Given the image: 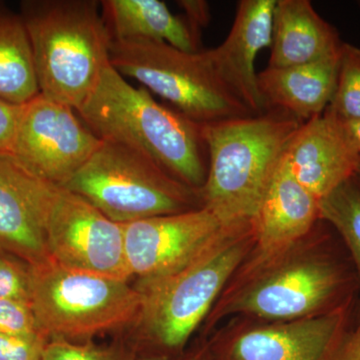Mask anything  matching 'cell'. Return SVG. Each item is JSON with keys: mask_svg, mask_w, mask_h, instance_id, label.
I'll return each mask as SVG.
<instances>
[{"mask_svg": "<svg viewBox=\"0 0 360 360\" xmlns=\"http://www.w3.org/2000/svg\"><path fill=\"white\" fill-rule=\"evenodd\" d=\"M20 13L40 94L75 111L110 65V34L96 0H25Z\"/></svg>", "mask_w": 360, "mask_h": 360, "instance_id": "cell-4", "label": "cell"}, {"mask_svg": "<svg viewBox=\"0 0 360 360\" xmlns=\"http://www.w3.org/2000/svg\"><path fill=\"white\" fill-rule=\"evenodd\" d=\"M53 184L0 151V253L30 266L51 259L45 243V210Z\"/></svg>", "mask_w": 360, "mask_h": 360, "instance_id": "cell-13", "label": "cell"}, {"mask_svg": "<svg viewBox=\"0 0 360 360\" xmlns=\"http://www.w3.org/2000/svg\"><path fill=\"white\" fill-rule=\"evenodd\" d=\"M77 111L39 94L22 104L11 153L39 179L65 186L101 146Z\"/></svg>", "mask_w": 360, "mask_h": 360, "instance_id": "cell-10", "label": "cell"}, {"mask_svg": "<svg viewBox=\"0 0 360 360\" xmlns=\"http://www.w3.org/2000/svg\"><path fill=\"white\" fill-rule=\"evenodd\" d=\"M283 158L296 180L319 200L354 179L360 163L342 122L328 110L300 125Z\"/></svg>", "mask_w": 360, "mask_h": 360, "instance_id": "cell-14", "label": "cell"}, {"mask_svg": "<svg viewBox=\"0 0 360 360\" xmlns=\"http://www.w3.org/2000/svg\"><path fill=\"white\" fill-rule=\"evenodd\" d=\"M343 42L309 0H276L270 68L307 65L340 56Z\"/></svg>", "mask_w": 360, "mask_h": 360, "instance_id": "cell-17", "label": "cell"}, {"mask_svg": "<svg viewBox=\"0 0 360 360\" xmlns=\"http://www.w3.org/2000/svg\"><path fill=\"white\" fill-rule=\"evenodd\" d=\"M44 232L49 257L61 266L130 278L122 224L77 193L53 187L45 210Z\"/></svg>", "mask_w": 360, "mask_h": 360, "instance_id": "cell-9", "label": "cell"}, {"mask_svg": "<svg viewBox=\"0 0 360 360\" xmlns=\"http://www.w3.org/2000/svg\"><path fill=\"white\" fill-rule=\"evenodd\" d=\"M340 56L307 65L269 66L260 71L258 89L266 110H283L302 122L321 115L335 94Z\"/></svg>", "mask_w": 360, "mask_h": 360, "instance_id": "cell-18", "label": "cell"}, {"mask_svg": "<svg viewBox=\"0 0 360 360\" xmlns=\"http://www.w3.org/2000/svg\"><path fill=\"white\" fill-rule=\"evenodd\" d=\"M354 181L356 182L357 186L360 187V163L359 167L357 168L356 174H355Z\"/></svg>", "mask_w": 360, "mask_h": 360, "instance_id": "cell-33", "label": "cell"}, {"mask_svg": "<svg viewBox=\"0 0 360 360\" xmlns=\"http://www.w3.org/2000/svg\"><path fill=\"white\" fill-rule=\"evenodd\" d=\"M350 305L290 321L238 324L207 345L212 360H336Z\"/></svg>", "mask_w": 360, "mask_h": 360, "instance_id": "cell-12", "label": "cell"}, {"mask_svg": "<svg viewBox=\"0 0 360 360\" xmlns=\"http://www.w3.org/2000/svg\"><path fill=\"white\" fill-rule=\"evenodd\" d=\"M276 0H241L231 32L219 46L207 51L213 68L253 115L266 106L257 84L255 60L270 47Z\"/></svg>", "mask_w": 360, "mask_h": 360, "instance_id": "cell-16", "label": "cell"}, {"mask_svg": "<svg viewBox=\"0 0 360 360\" xmlns=\"http://www.w3.org/2000/svg\"><path fill=\"white\" fill-rule=\"evenodd\" d=\"M321 219L340 234L352 258L360 285V187L354 179L321 200Z\"/></svg>", "mask_w": 360, "mask_h": 360, "instance_id": "cell-21", "label": "cell"}, {"mask_svg": "<svg viewBox=\"0 0 360 360\" xmlns=\"http://www.w3.org/2000/svg\"><path fill=\"white\" fill-rule=\"evenodd\" d=\"M240 224H224L205 206L122 224L127 271L139 283L172 276Z\"/></svg>", "mask_w": 360, "mask_h": 360, "instance_id": "cell-11", "label": "cell"}, {"mask_svg": "<svg viewBox=\"0 0 360 360\" xmlns=\"http://www.w3.org/2000/svg\"><path fill=\"white\" fill-rule=\"evenodd\" d=\"M41 360H139V355L130 343L99 345L91 341L51 340L45 347Z\"/></svg>", "mask_w": 360, "mask_h": 360, "instance_id": "cell-23", "label": "cell"}, {"mask_svg": "<svg viewBox=\"0 0 360 360\" xmlns=\"http://www.w3.org/2000/svg\"><path fill=\"white\" fill-rule=\"evenodd\" d=\"M336 360H360V324L354 333H348Z\"/></svg>", "mask_w": 360, "mask_h": 360, "instance_id": "cell-29", "label": "cell"}, {"mask_svg": "<svg viewBox=\"0 0 360 360\" xmlns=\"http://www.w3.org/2000/svg\"><path fill=\"white\" fill-rule=\"evenodd\" d=\"M30 300V266L0 253V300Z\"/></svg>", "mask_w": 360, "mask_h": 360, "instance_id": "cell-24", "label": "cell"}, {"mask_svg": "<svg viewBox=\"0 0 360 360\" xmlns=\"http://www.w3.org/2000/svg\"><path fill=\"white\" fill-rule=\"evenodd\" d=\"M251 224L229 232L217 245L172 276L139 283L142 295L137 355L176 357L210 316L220 296L253 248Z\"/></svg>", "mask_w": 360, "mask_h": 360, "instance_id": "cell-5", "label": "cell"}, {"mask_svg": "<svg viewBox=\"0 0 360 360\" xmlns=\"http://www.w3.org/2000/svg\"><path fill=\"white\" fill-rule=\"evenodd\" d=\"M30 305L51 340L85 342L139 321L142 295L127 279L61 266H30Z\"/></svg>", "mask_w": 360, "mask_h": 360, "instance_id": "cell-6", "label": "cell"}, {"mask_svg": "<svg viewBox=\"0 0 360 360\" xmlns=\"http://www.w3.org/2000/svg\"><path fill=\"white\" fill-rule=\"evenodd\" d=\"M49 338L0 333V360H41Z\"/></svg>", "mask_w": 360, "mask_h": 360, "instance_id": "cell-26", "label": "cell"}, {"mask_svg": "<svg viewBox=\"0 0 360 360\" xmlns=\"http://www.w3.org/2000/svg\"><path fill=\"white\" fill-rule=\"evenodd\" d=\"M104 22L111 39L162 41L186 52L198 51V37L186 20L160 0H103Z\"/></svg>", "mask_w": 360, "mask_h": 360, "instance_id": "cell-19", "label": "cell"}, {"mask_svg": "<svg viewBox=\"0 0 360 360\" xmlns=\"http://www.w3.org/2000/svg\"><path fill=\"white\" fill-rule=\"evenodd\" d=\"M321 219V200L296 180L281 158L269 191L251 219L253 248L243 264L277 257L307 238Z\"/></svg>", "mask_w": 360, "mask_h": 360, "instance_id": "cell-15", "label": "cell"}, {"mask_svg": "<svg viewBox=\"0 0 360 360\" xmlns=\"http://www.w3.org/2000/svg\"><path fill=\"white\" fill-rule=\"evenodd\" d=\"M186 14L187 25L196 37L201 28L205 27L210 20V4L202 0H182L177 2Z\"/></svg>", "mask_w": 360, "mask_h": 360, "instance_id": "cell-28", "label": "cell"}, {"mask_svg": "<svg viewBox=\"0 0 360 360\" xmlns=\"http://www.w3.org/2000/svg\"><path fill=\"white\" fill-rule=\"evenodd\" d=\"M77 112L101 141L139 151L193 188L205 186L201 125L158 103L144 87L129 84L110 63Z\"/></svg>", "mask_w": 360, "mask_h": 360, "instance_id": "cell-2", "label": "cell"}, {"mask_svg": "<svg viewBox=\"0 0 360 360\" xmlns=\"http://www.w3.org/2000/svg\"><path fill=\"white\" fill-rule=\"evenodd\" d=\"M302 123L283 110H269L201 125L208 158L203 206L226 224L251 221Z\"/></svg>", "mask_w": 360, "mask_h": 360, "instance_id": "cell-3", "label": "cell"}, {"mask_svg": "<svg viewBox=\"0 0 360 360\" xmlns=\"http://www.w3.org/2000/svg\"><path fill=\"white\" fill-rule=\"evenodd\" d=\"M108 219L125 224L202 207L200 189L187 186L139 151L101 141L65 184Z\"/></svg>", "mask_w": 360, "mask_h": 360, "instance_id": "cell-7", "label": "cell"}, {"mask_svg": "<svg viewBox=\"0 0 360 360\" xmlns=\"http://www.w3.org/2000/svg\"><path fill=\"white\" fill-rule=\"evenodd\" d=\"M110 63L198 124L253 115L222 82L207 51L186 52L151 40L111 39Z\"/></svg>", "mask_w": 360, "mask_h": 360, "instance_id": "cell-8", "label": "cell"}, {"mask_svg": "<svg viewBox=\"0 0 360 360\" xmlns=\"http://www.w3.org/2000/svg\"><path fill=\"white\" fill-rule=\"evenodd\" d=\"M205 345H202L193 352L189 354H184L176 357H167V356H158V355H143V356H139V360H198Z\"/></svg>", "mask_w": 360, "mask_h": 360, "instance_id": "cell-31", "label": "cell"}, {"mask_svg": "<svg viewBox=\"0 0 360 360\" xmlns=\"http://www.w3.org/2000/svg\"><path fill=\"white\" fill-rule=\"evenodd\" d=\"M0 333L47 338L39 328L30 303L21 300H0Z\"/></svg>", "mask_w": 360, "mask_h": 360, "instance_id": "cell-25", "label": "cell"}, {"mask_svg": "<svg viewBox=\"0 0 360 360\" xmlns=\"http://www.w3.org/2000/svg\"><path fill=\"white\" fill-rule=\"evenodd\" d=\"M341 122L347 130L350 141L360 153V120H341Z\"/></svg>", "mask_w": 360, "mask_h": 360, "instance_id": "cell-30", "label": "cell"}, {"mask_svg": "<svg viewBox=\"0 0 360 360\" xmlns=\"http://www.w3.org/2000/svg\"><path fill=\"white\" fill-rule=\"evenodd\" d=\"M314 231L271 259L243 264L210 312V326L231 315L290 321L352 304V272Z\"/></svg>", "mask_w": 360, "mask_h": 360, "instance_id": "cell-1", "label": "cell"}, {"mask_svg": "<svg viewBox=\"0 0 360 360\" xmlns=\"http://www.w3.org/2000/svg\"><path fill=\"white\" fill-rule=\"evenodd\" d=\"M39 94L22 18L0 2V98L22 105Z\"/></svg>", "mask_w": 360, "mask_h": 360, "instance_id": "cell-20", "label": "cell"}, {"mask_svg": "<svg viewBox=\"0 0 360 360\" xmlns=\"http://www.w3.org/2000/svg\"><path fill=\"white\" fill-rule=\"evenodd\" d=\"M198 360H212L210 356V352H208L207 345H205V349H203L202 354H201Z\"/></svg>", "mask_w": 360, "mask_h": 360, "instance_id": "cell-32", "label": "cell"}, {"mask_svg": "<svg viewBox=\"0 0 360 360\" xmlns=\"http://www.w3.org/2000/svg\"><path fill=\"white\" fill-rule=\"evenodd\" d=\"M326 110L341 120H360V47L343 42L335 94Z\"/></svg>", "mask_w": 360, "mask_h": 360, "instance_id": "cell-22", "label": "cell"}, {"mask_svg": "<svg viewBox=\"0 0 360 360\" xmlns=\"http://www.w3.org/2000/svg\"><path fill=\"white\" fill-rule=\"evenodd\" d=\"M22 105L0 98V151L11 153Z\"/></svg>", "mask_w": 360, "mask_h": 360, "instance_id": "cell-27", "label": "cell"}]
</instances>
